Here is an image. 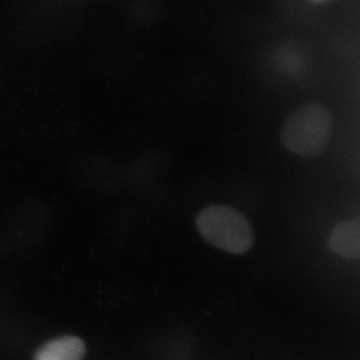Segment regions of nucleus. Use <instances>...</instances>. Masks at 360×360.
<instances>
[{
    "label": "nucleus",
    "instance_id": "f257e3e1",
    "mask_svg": "<svg viewBox=\"0 0 360 360\" xmlns=\"http://www.w3.org/2000/svg\"><path fill=\"white\" fill-rule=\"evenodd\" d=\"M333 130L330 111L321 103H309L293 111L281 129V142L291 153L305 158L321 155Z\"/></svg>",
    "mask_w": 360,
    "mask_h": 360
},
{
    "label": "nucleus",
    "instance_id": "f03ea898",
    "mask_svg": "<svg viewBox=\"0 0 360 360\" xmlns=\"http://www.w3.org/2000/svg\"><path fill=\"white\" fill-rule=\"evenodd\" d=\"M196 229L206 243L233 255L252 248L255 233L243 213L227 205H210L196 215Z\"/></svg>",
    "mask_w": 360,
    "mask_h": 360
},
{
    "label": "nucleus",
    "instance_id": "7ed1b4c3",
    "mask_svg": "<svg viewBox=\"0 0 360 360\" xmlns=\"http://www.w3.org/2000/svg\"><path fill=\"white\" fill-rule=\"evenodd\" d=\"M328 248L335 255L348 259L360 257V222L359 219L340 222L328 238Z\"/></svg>",
    "mask_w": 360,
    "mask_h": 360
},
{
    "label": "nucleus",
    "instance_id": "20e7f679",
    "mask_svg": "<svg viewBox=\"0 0 360 360\" xmlns=\"http://www.w3.org/2000/svg\"><path fill=\"white\" fill-rule=\"evenodd\" d=\"M85 343L77 336H61L45 342L37 350L34 360H82Z\"/></svg>",
    "mask_w": 360,
    "mask_h": 360
},
{
    "label": "nucleus",
    "instance_id": "39448f33",
    "mask_svg": "<svg viewBox=\"0 0 360 360\" xmlns=\"http://www.w3.org/2000/svg\"><path fill=\"white\" fill-rule=\"evenodd\" d=\"M309 1L317 2V4H319V2L326 1V0H309Z\"/></svg>",
    "mask_w": 360,
    "mask_h": 360
}]
</instances>
